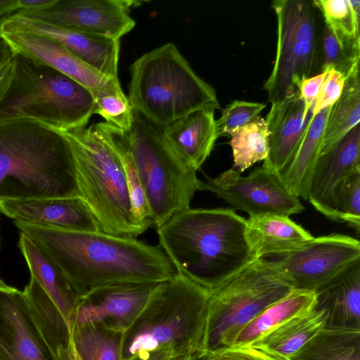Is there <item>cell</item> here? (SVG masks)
Instances as JSON below:
<instances>
[{
  "label": "cell",
  "mask_w": 360,
  "mask_h": 360,
  "mask_svg": "<svg viewBox=\"0 0 360 360\" xmlns=\"http://www.w3.org/2000/svg\"><path fill=\"white\" fill-rule=\"evenodd\" d=\"M245 236L255 259L292 252L313 238L289 217L278 214L249 217Z\"/></svg>",
  "instance_id": "603a6c76"
},
{
  "label": "cell",
  "mask_w": 360,
  "mask_h": 360,
  "mask_svg": "<svg viewBox=\"0 0 360 360\" xmlns=\"http://www.w3.org/2000/svg\"><path fill=\"white\" fill-rule=\"evenodd\" d=\"M207 354L210 360H271L266 354L250 346L230 347Z\"/></svg>",
  "instance_id": "ab89813d"
},
{
  "label": "cell",
  "mask_w": 360,
  "mask_h": 360,
  "mask_svg": "<svg viewBox=\"0 0 360 360\" xmlns=\"http://www.w3.org/2000/svg\"><path fill=\"white\" fill-rule=\"evenodd\" d=\"M117 129L141 180L154 226L189 208L195 193L202 190V181L172 150L162 128L133 109L129 129Z\"/></svg>",
  "instance_id": "ba28073f"
},
{
  "label": "cell",
  "mask_w": 360,
  "mask_h": 360,
  "mask_svg": "<svg viewBox=\"0 0 360 360\" xmlns=\"http://www.w3.org/2000/svg\"><path fill=\"white\" fill-rule=\"evenodd\" d=\"M0 360H56L24 292L1 279Z\"/></svg>",
  "instance_id": "9a60e30c"
},
{
  "label": "cell",
  "mask_w": 360,
  "mask_h": 360,
  "mask_svg": "<svg viewBox=\"0 0 360 360\" xmlns=\"http://www.w3.org/2000/svg\"><path fill=\"white\" fill-rule=\"evenodd\" d=\"M75 162L79 198L101 231L136 238L122 161L107 122L65 131Z\"/></svg>",
  "instance_id": "5b68a950"
},
{
  "label": "cell",
  "mask_w": 360,
  "mask_h": 360,
  "mask_svg": "<svg viewBox=\"0 0 360 360\" xmlns=\"http://www.w3.org/2000/svg\"><path fill=\"white\" fill-rule=\"evenodd\" d=\"M162 134L176 154L198 171L210 156L217 135L214 110L193 112L162 128Z\"/></svg>",
  "instance_id": "7402d4cb"
},
{
  "label": "cell",
  "mask_w": 360,
  "mask_h": 360,
  "mask_svg": "<svg viewBox=\"0 0 360 360\" xmlns=\"http://www.w3.org/2000/svg\"><path fill=\"white\" fill-rule=\"evenodd\" d=\"M95 98L84 86L48 65L15 53L9 82L0 96V122L39 121L63 131L86 127Z\"/></svg>",
  "instance_id": "52a82bcc"
},
{
  "label": "cell",
  "mask_w": 360,
  "mask_h": 360,
  "mask_svg": "<svg viewBox=\"0 0 360 360\" xmlns=\"http://www.w3.org/2000/svg\"><path fill=\"white\" fill-rule=\"evenodd\" d=\"M197 353L193 354L179 355L171 356L169 360H195Z\"/></svg>",
  "instance_id": "c3c4849f"
},
{
  "label": "cell",
  "mask_w": 360,
  "mask_h": 360,
  "mask_svg": "<svg viewBox=\"0 0 360 360\" xmlns=\"http://www.w3.org/2000/svg\"><path fill=\"white\" fill-rule=\"evenodd\" d=\"M15 53L48 65L86 87L94 98L122 91L119 81L110 79L87 65L58 41L41 35L1 33Z\"/></svg>",
  "instance_id": "e0dca14e"
},
{
  "label": "cell",
  "mask_w": 360,
  "mask_h": 360,
  "mask_svg": "<svg viewBox=\"0 0 360 360\" xmlns=\"http://www.w3.org/2000/svg\"><path fill=\"white\" fill-rule=\"evenodd\" d=\"M15 53L6 41L1 37L0 38V68L8 62L14 56Z\"/></svg>",
  "instance_id": "bcb514c9"
},
{
  "label": "cell",
  "mask_w": 360,
  "mask_h": 360,
  "mask_svg": "<svg viewBox=\"0 0 360 360\" xmlns=\"http://www.w3.org/2000/svg\"><path fill=\"white\" fill-rule=\"evenodd\" d=\"M172 356L169 352L160 351L136 355L128 360H169Z\"/></svg>",
  "instance_id": "f6af8a7d"
},
{
  "label": "cell",
  "mask_w": 360,
  "mask_h": 360,
  "mask_svg": "<svg viewBox=\"0 0 360 360\" xmlns=\"http://www.w3.org/2000/svg\"><path fill=\"white\" fill-rule=\"evenodd\" d=\"M306 115L297 90L290 96L271 103L265 120L269 135V154L263 165L278 174L291 159L312 116Z\"/></svg>",
  "instance_id": "ffe728a7"
},
{
  "label": "cell",
  "mask_w": 360,
  "mask_h": 360,
  "mask_svg": "<svg viewBox=\"0 0 360 360\" xmlns=\"http://www.w3.org/2000/svg\"><path fill=\"white\" fill-rule=\"evenodd\" d=\"M78 198L65 133L30 119L0 122V200Z\"/></svg>",
  "instance_id": "3957f363"
},
{
  "label": "cell",
  "mask_w": 360,
  "mask_h": 360,
  "mask_svg": "<svg viewBox=\"0 0 360 360\" xmlns=\"http://www.w3.org/2000/svg\"><path fill=\"white\" fill-rule=\"evenodd\" d=\"M18 0H0V17L2 18L18 11Z\"/></svg>",
  "instance_id": "7dc6e473"
},
{
  "label": "cell",
  "mask_w": 360,
  "mask_h": 360,
  "mask_svg": "<svg viewBox=\"0 0 360 360\" xmlns=\"http://www.w3.org/2000/svg\"><path fill=\"white\" fill-rule=\"evenodd\" d=\"M233 167L214 178L206 176L202 190L223 199L234 210L247 212L249 217L278 214L289 217L304 210L299 198L291 193L278 174L262 165L248 175Z\"/></svg>",
  "instance_id": "8fae6325"
},
{
  "label": "cell",
  "mask_w": 360,
  "mask_h": 360,
  "mask_svg": "<svg viewBox=\"0 0 360 360\" xmlns=\"http://www.w3.org/2000/svg\"><path fill=\"white\" fill-rule=\"evenodd\" d=\"M14 224L20 233L53 259L79 295L112 284H158L177 274L160 245L101 231H68L19 221Z\"/></svg>",
  "instance_id": "6da1fadb"
},
{
  "label": "cell",
  "mask_w": 360,
  "mask_h": 360,
  "mask_svg": "<svg viewBox=\"0 0 360 360\" xmlns=\"http://www.w3.org/2000/svg\"><path fill=\"white\" fill-rule=\"evenodd\" d=\"M210 291L184 276L158 283L133 323L124 331L122 360L164 351L172 356L200 352Z\"/></svg>",
  "instance_id": "277c9868"
},
{
  "label": "cell",
  "mask_w": 360,
  "mask_h": 360,
  "mask_svg": "<svg viewBox=\"0 0 360 360\" xmlns=\"http://www.w3.org/2000/svg\"><path fill=\"white\" fill-rule=\"evenodd\" d=\"M1 30H0V38H1Z\"/></svg>",
  "instance_id": "816d5d0a"
},
{
  "label": "cell",
  "mask_w": 360,
  "mask_h": 360,
  "mask_svg": "<svg viewBox=\"0 0 360 360\" xmlns=\"http://www.w3.org/2000/svg\"><path fill=\"white\" fill-rule=\"evenodd\" d=\"M314 292V309L328 313L326 328L360 329V259Z\"/></svg>",
  "instance_id": "44dd1931"
},
{
  "label": "cell",
  "mask_w": 360,
  "mask_h": 360,
  "mask_svg": "<svg viewBox=\"0 0 360 360\" xmlns=\"http://www.w3.org/2000/svg\"><path fill=\"white\" fill-rule=\"evenodd\" d=\"M357 169H360L359 124L327 152L319 155L311 176L307 200L328 218L334 188Z\"/></svg>",
  "instance_id": "d6986e66"
},
{
  "label": "cell",
  "mask_w": 360,
  "mask_h": 360,
  "mask_svg": "<svg viewBox=\"0 0 360 360\" xmlns=\"http://www.w3.org/2000/svg\"><path fill=\"white\" fill-rule=\"evenodd\" d=\"M72 342L81 360H122L124 333L101 323L71 327Z\"/></svg>",
  "instance_id": "4dcf8cb0"
},
{
  "label": "cell",
  "mask_w": 360,
  "mask_h": 360,
  "mask_svg": "<svg viewBox=\"0 0 360 360\" xmlns=\"http://www.w3.org/2000/svg\"><path fill=\"white\" fill-rule=\"evenodd\" d=\"M277 19L276 53L270 76L264 85L269 101L276 103L299 89L319 65L318 39L311 2L275 0Z\"/></svg>",
  "instance_id": "30bf717a"
},
{
  "label": "cell",
  "mask_w": 360,
  "mask_h": 360,
  "mask_svg": "<svg viewBox=\"0 0 360 360\" xmlns=\"http://www.w3.org/2000/svg\"><path fill=\"white\" fill-rule=\"evenodd\" d=\"M360 121V83L359 69L345 79L342 93L330 107L326 123L321 153L323 154L342 139Z\"/></svg>",
  "instance_id": "83f0119b"
},
{
  "label": "cell",
  "mask_w": 360,
  "mask_h": 360,
  "mask_svg": "<svg viewBox=\"0 0 360 360\" xmlns=\"http://www.w3.org/2000/svg\"><path fill=\"white\" fill-rule=\"evenodd\" d=\"M266 104L243 101H234L222 110L216 121L217 137L232 136L240 129L259 116Z\"/></svg>",
  "instance_id": "8d00e7d4"
},
{
  "label": "cell",
  "mask_w": 360,
  "mask_h": 360,
  "mask_svg": "<svg viewBox=\"0 0 360 360\" xmlns=\"http://www.w3.org/2000/svg\"><path fill=\"white\" fill-rule=\"evenodd\" d=\"M0 212L14 221L68 231H100L78 198L0 200Z\"/></svg>",
  "instance_id": "ac0fdd59"
},
{
  "label": "cell",
  "mask_w": 360,
  "mask_h": 360,
  "mask_svg": "<svg viewBox=\"0 0 360 360\" xmlns=\"http://www.w3.org/2000/svg\"><path fill=\"white\" fill-rule=\"evenodd\" d=\"M13 71V58L0 68V96L6 88Z\"/></svg>",
  "instance_id": "7bdbcfd3"
},
{
  "label": "cell",
  "mask_w": 360,
  "mask_h": 360,
  "mask_svg": "<svg viewBox=\"0 0 360 360\" xmlns=\"http://www.w3.org/2000/svg\"><path fill=\"white\" fill-rule=\"evenodd\" d=\"M94 114L101 115L105 122L126 131L131 125L133 108L122 91L96 98Z\"/></svg>",
  "instance_id": "74e56055"
},
{
  "label": "cell",
  "mask_w": 360,
  "mask_h": 360,
  "mask_svg": "<svg viewBox=\"0 0 360 360\" xmlns=\"http://www.w3.org/2000/svg\"></svg>",
  "instance_id": "f5cc1de1"
},
{
  "label": "cell",
  "mask_w": 360,
  "mask_h": 360,
  "mask_svg": "<svg viewBox=\"0 0 360 360\" xmlns=\"http://www.w3.org/2000/svg\"><path fill=\"white\" fill-rule=\"evenodd\" d=\"M195 360H210L207 354L198 352Z\"/></svg>",
  "instance_id": "681fc988"
},
{
  "label": "cell",
  "mask_w": 360,
  "mask_h": 360,
  "mask_svg": "<svg viewBox=\"0 0 360 360\" xmlns=\"http://www.w3.org/2000/svg\"><path fill=\"white\" fill-rule=\"evenodd\" d=\"M18 247L25 259L31 277L56 305L70 327L80 295L75 291L53 259L36 243L20 233Z\"/></svg>",
  "instance_id": "cb8c5ba5"
},
{
  "label": "cell",
  "mask_w": 360,
  "mask_h": 360,
  "mask_svg": "<svg viewBox=\"0 0 360 360\" xmlns=\"http://www.w3.org/2000/svg\"><path fill=\"white\" fill-rule=\"evenodd\" d=\"M56 0H18V11H36L47 8Z\"/></svg>",
  "instance_id": "b9f144b4"
},
{
  "label": "cell",
  "mask_w": 360,
  "mask_h": 360,
  "mask_svg": "<svg viewBox=\"0 0 360 360\" xmlns=\"http://www.w3.org/2000/svg\"><path fill=\"white\" fill-rule=\"evenodd\" d=\"M322 56L321 72L335 70L346 79L359 68L360 51L342 48L326 24L322 36Z\"/></svg>",
  "instance_id": "d590c367"
},
{
  "label": "cell",
  "mask_w": 360,
  "mask_h": 360,
  "mask_svg": "<svg viewBox=\"0 0 360 360\" xmlns=\"http://www.w3.org/2000/svg\"><path fill=\"white\" fill-rule=\"evenodd\" d=\"M328 313L314 309L276 328L250 345L265 354L292 359L327 323Z\"/></svg>",
  "instance_id": "484cf974"
},
{
  "label": "cell",
  "mask_w": 360,
  "mask_h": 360,
  "mask_svg": "<svg viewBox=\"0 0 360 360\" xmlns=\"http://www.w3.org/2000/svg\"><path fill=\"white\" fill-rule=\"evenodd\" d=\"M330 108L312 115L287 165L278 176L287 189L307 200L311 176L320 155L326 123Z\"/></svg>",
  "instance_id": "d4e9b609"
},
{
  "label": "cell",
  "mask_w": 360,
  "mask_h": 360,
  "mask_svg": "<svg viewBox=\"0 0 360 360\" xmlns=\"http://www.w3.org/2000/svg\"><path fill=\"white\" fill-rule=\"evenodd\" d=\"M345 77L339 72L331 70L319 92L312 108V114L330 108L340 97L345 83Z\"/></svg>",
  "instance_id": "f35d334b"
},
{
  "label": "cell",
  "mask_w": 360,
  "mask_h": 360,
  "mask_svg": "<svg viewBox=\"0 0 360 360\" xmlns=\"http://www.w3.org/2000/svg\"><path fill=\"white\" fill-rule=\"evenodd\" d=\"M330 71V70H329ZM329 71L304 79L300 83L299 90L304 106V113L307 115L313 108L319 92L329 74Z\"/></svg>",
  "instance_id": "60d3db41"
},
{
  "label": "cell",
  "mask_w": 360,
  "mask_h": 360,
  "mask_svg": "<svg viewBox=\"0 0 360 360\" xmlns=\"http://www.w3.org/2000/svg\"><path fill=\"white\" fill-rule=\"evenodd\" d=\"M108 126L124 166L134 219L140 230L144 233L151 226H154V222L143 186L133 160L120 138L118 129L110 124Z\"/></svg>",
  "instance_id": "836d02e7"
},
{
  "label": "cell",
  "mask_w": 360,
  "mask_h": 360,
  "mask_svg": "<svg viewBox=\"0 0 360 360\" xmlns=\"http://www.w3.org/2000/svg\"><path fill=\"white\" fill-rule=\"evenodd\" d=\"M342 48L360 51V1L319 0L313 1Z\"/></svg>",
  "instance_id": "1f68e13d"
},
{
  "label": "cell",
  "mask_w": 360,
  "mask_h": 360,
  "mask_svg": "<svg viewBox=\"0 0 360 360\" xmlns=\"http://www.w3.org/2000/svg\"><path fill=\"white\" fill-rule=\"evenodd\" d=\"M136 1L56 0L50 6L15 13L65 28L113 39L127 34L135 26L129 10Z\"/></svg>",
  "instance_id": "4fadbf2b"
},
{
  "label": "cell",
  "mask_w": 360,
  "mask_h": 360,
  "mask_svg": "<svg viewBox=\"0 0 360 360\" xmlns=\"http://www.w3.org/2000/svg\"><path fill=\"white\" fill-rule=\"evenodd\" d=\"M273 259L293 288L315 291L360 259L359 240L333 233L313 237L300 248Z\"/></svg>",
  "instance_id": "7c38bea8"
},
{
  "label": "cell",
  "mask_w": 360,
  "mask_h": 360,
  "mask_svg": "<svg viewBox=\"0 0 360 360\" xmlns=\"http://www.w3.org/2000/svg\"><path fill=\"white\" fill-rule=\"evenodd\" d=\"M328 219L347 222L360 231V169L343 179L334 188L330 201Z\"/></svg>",
  "instance_id": "e575fe53"
},
{
  "label": "cell",
  "mask_w": 360,
  "mask_h": 360,
  "mask_svg": "<svg viewBox=\"0 0 360 360\" xmlns=\"http://www.w3.org/2000/svg\"><path fill=\"white\" fill-rule=\"evenodd\" d=\"M130 72L127 97L133 109L161 128L193 112L219 106L214 89L172 42L142 55Z\"/></svg>",
  "instance_id": "8992f818"
},
{
  "label": "cell",
  "mask_w": 360,
  "mask_h": 360,
  "mask_svg": "<svg viewBox=\"0 0 360 360\" xmlns=\"http://www.w3.org/2000/svg\"><path fill=\"white\" fill-rule=\"evenodd\" d=\"M245 224L231 207H189L156 228L177 274L210 290L256 260Z\"/></svg>",
  "instance_id": "7a4b0ae2"
},
{
  "label": "cell",
  "mask_w": 360,
  "mask_h": 360,
  "mask_svg": "<svg viewBox=\"0 0 360 360\" xmlns=\"http://www.w3.org/2000/svg\"><path fill=\"white\" fill-rule=\"evenodd\" d=\"M55 356L56 360H81L75 352L72 340L66 347L58 349Z\"/></svg>",
  "instance_id": "ee69618b"
},
{
  "label": "cell",
  "mask_w": 360,
  "mask_h": 360,
  "mask_svg": "<svg viewBox=\"0 0 360 360\" xmlns=\"http://www.w3.org/2000/svg\"><path fill=\"white\" fill-rule=\"evenodd\" d=\"M1 33H26L51 38L105 77L119 81L120 40L77 31L15 13L0 20Z\"/></svg>",
  "instance_id": "5bb4252c"
},
{
  "label": "cell",
  "mask_w": 360,
  "mask_h": 360,
  "mask_svg": "<svg viewBox=\"0 0 360 360\" xmlns=\"http://www.w3.org/2000/svg\"><path fill=\"white\" fill-rule=\"evenodd\" d=\"M23 292L39 330L53 354L58 349L66 347L72 340L71 331L56 305L32 277Z\"/></svg>",
  "instance_id": "f546056e"
},
{
  "label": "cell",
  "mask_w": 360,
  "mask_h": 360,
  "mask_svg": "<svg viewBox=\"0 0 360 360\" xmlns=\"http://www.w3.org/2000/svg\"><path fill=\"white\" fill-rule=\"evenodd\" d=\"M293 360H360V329L325 327Z\"/></svg>",
  "instance_id": "f1b7e54d"
},
{
  "label": "cell",
  "mask_w": 360,
  "mask_h": 360,
  "mask_svg": "<svg viewBox=\"0 0 360 360\" xmlns=\"http://www.w3.org/2000/svg\"><path fill=\"white\" fill-rule=\"evenodd\" d=\"M156 285L117 283L99 287L80 295L70 328L86 323H101L124 332L141 312Z\"/></svg>",
  "instance_id": "2e32d148"
},
{
  "label": "cell",
  "mask_w": 360,
  "mask_h": 360,
  "mask_svg": "<svg viewBox=\"0 0 360 360\" xmlns=\"http://www.w3.org/2000/svg\"><path fill=\"white\" fill-rule=\"evenodd\" d=\"M271 360H293L292 359L282 358L276 356L267 354Z\"/></svg>",
  "instance_id": "f907efd6"
},
{
  "label": "cell",
  "mask_w": 360,
  "mask_h": 360,
  "mask_svg": "<svg viewBox=\"0 0 360 360\" xmlns=\"http://www.w3.org/2000/svg\"><path fill=\"white\" fill-rule=\"evenodd\" d=\"M229 144L233 168L244 172L255 163L264 160L269 154V135L265 120L259 116L231 136Z\"/></svg>",
  "instance_id": "d6a6232c"
},
{
  "label": "cell",
  "mask_w": 360,
  "mask_h": 360,
  "mask_svg": "<svg viewBox=\"0 0 360 360\" xmlns=\"http://www.w3.org/2000/svg\"><path fill=\"white\" fill-rule=\"evenodd\" d=\"M315 305L314 291L293 289L245 325L231 347L250 345L290 319L311 311Z\"/></svg>",
  "instance_id": "4316f807"
},
{
  "label": "cell",
  "mask_w": 360,
  "mask_h": 360,
  "mask_svg": "<svg viewBox=\"0 0 360 360\" xmlns=\"http://www.w3.org/2000/svg\"><path fill=\"white\" fill-rule=\"evenodd\" d=\"M293 285L272 259H256L209 290L201 352L230 347L240 331L266 307L288 295Z\"/></svg>",
  "instance_id": "9c48e42d"
}]
</instances>
